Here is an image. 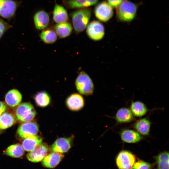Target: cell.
Returning <instances> with one entry per match:
<instances>
[{
  "label": "cell",
  "mask_w": 169,
  "mask_h": 169,
  "mask_svg": "<svg viewBox=\"0 0 169 169\" xmlns=\"http://www.w3.org/2000/svg\"><path fill=\"white\" fill-rule=\"evenodd\" d=\"M91 16V11L88 8H83L72 14V22L76 32H82L88 24Z\"/></svg>",
  "instance_id": "obj_1"
},
{
  "label": "cell",
  "mask_w": 169,
  "mask_h": 169,
  "mask_svg": "<svg viewBox=\"0 0 169 169\" xmlns=\"http://www.w3.org/2000/svg\"><path fill=\"white\" fill-rule=\"evenodd\" d=\"M117 7L118 19L121 21L126 22H130L134 18L137 8L136 4L127 0L123 1Z\"/></svg>",
  "instance_id": "obj_2"
},
{
  "label": "cell",
  "mask_w": 169,
  "mask_h": 169,
  "mask_svg": "<svg viewBox=\"0 0 169 169\" xmlns=\"http://www.w3.org/2000/svg\"><path fill=\"white\" fill-rule=\"evenodd\" d=\"M75 84L77 90L81 94L88 95H92L93 93V82L84 71L79 73L75 79Z\"/></svg>",
  "instance_id": "obj_3"
},
{
  "label": "cell",
  "mask_w": 169,
  "mask_h": 169,
  "mask_svg": "<svg viewBox=\"0 0 169 169\" xmlns=\"http://www.w3.org/2000/svg\"><path fill=\"white\" fill-rule=\"evenodd\" d=\"M36 114L34 107L28 102L19 104L15 110V115L17 119L23 122L31 121L34 118Z\"/></svg>",
  "instance_id": "obj_4"
},
{
  "label": "cell",
  "mask_w": 169,
  "mask_h": 169,
  "mask_svg": "<svg viewBox=\"0 0 169 169\" xmlns=\"http://www.w3.org/2000/svg\"><path fill=\"white\" fill-rule=\"evenodd\" d=\"M136 160V156L132 153L123 150L117 155L116 163L119 169H132Z\"/></svg>",
  "instance_id": "obj_5"
},
{
  "label": "cell",
  "mask_w": 169,
  "mask_h": 169,
  "mask_svg": "<svg viewBox=\"0 0 169 169\" xmlns=\"http://www.w3.org/2000/svg\"><path fill=\"white\" fill-rule=\"evenodd\" d=\"M86 33L89 38L95 41L101 40L105 34L103 25L97 21H93L87 25Z\"/></svg>",
  "instance_id": "obj_6"
},
{
  "label": "cell",
  "mask_w": 169,
  "mask_h": 169,
  "mask_svg": "<svg viewBox=\"0 0 169 169\" xmlns=\"http://www.w3.org/2000/svg\"><path fill=\"white\" fill-rule=\"evenodd\" d=\"M95 14L99 20L103 22H106L113 16V9L108 3L103 1L96 6L95 9Z\"/></svg>",
  "instance_id": "obj_7"
},
{
  "label": "cell",
  "mask_w": 169,
  "mask_h": 169,
  "mask_svg": "<svg viewBox=\"0 0 169 169\" xmlns=\"http://www.w3.org/2000/svg\"><path fill=\"white\" fill-rule=\"evenodd\" d=\"M74 136L61 137L57 139L51 145L49 150L51 152L60 153L67 152L71 148Z\"/></svg>",
  "instance_id": "obj_8"
},
{
  "label": "cell",
  "mask_w": 169,
  "mask_h": 169,
  "mask_svg": "<svg viewBox=\"0 0 169 169\" xmlns=\"http://www.w3.org/2000/svg\"><path fill=\"white\" fill-rule=\"evenodd\" d=\"M38 130L37 124L34 122L30 121L25 122L20 125L17 133L20 137L24 139L30 136L36 135Z\"/></svg>",
  "instance_id": "obj_9"
},
{
  "label": "cell",
  "mask_w": 169,
  "mask_h": 169,
  "mask_svg": "<svg viewBox=\"0 0 169 169\" xmlns=\"http://www.w3.org/2000/svg\"><path fill=\"white\" fill-rule=\"evenodd\" d=\"M49 150V147L46 144L42 143L27 154V158L29 161L33 162H40L46 156Z\"/></svg>",
  "instance_id": "obj_10"
},
{
  "label": "cell",
  "mask_w": 169,
  "mask_h": 169,
  "mask_svg": "<svg viewBox=\"0 0 169 169\" xmlns=\"http://www.w3.org/2000/svg\"><path fill=\"white\" fill-rule=\"evenodd\" d=\"M121 140L128 143H138L144 139V137L135 130L129 129H122L119 132Z\"/></svg>",
  "instance_id": "obj_11"
},
{
  "label": "cell",
  "mask_w": 169,
  "mask_h": 169,
  "mask_svg": "<svg viewBox=\"0 0 169 169\" xmlns=\"http://www.w3.org/2000/svg\"><path fill=\"white\" fill-rule=\"evenodd\" d=\"M17 7V4L13 0H0V15L8 18L13 17Z\"/></svg>",
  "instance_id": "obj_12"
},
{
  "label": "cell",
  "mask_w": 169,
  "mask_h": 169,
  "mask_svg": "<svg viewBox=\"0 0 169 169\" xmlns=\"http://www.w3.org/2000/svg\"><path fill=\"white\" fill-rule=\"evenodd\" d=\"M151 126V122L149 119L144 117L135 121L132 127L142 136H146L150 135Z\"/></svg>",
  "instance_id": "obj_13"
},
{
  "label": "cell",
  "mask_w": 169,
  "mask_h": 169,
  "mask_svg": "<svg viewBox=\"0 0 169 169\" xmlns=\"http://www.w3.org/2000/svg\"><path fill=\"white\" fill-rule=\"evenodd\" d=\"M114 118L117 124L131 122L136 119L130 109L127 107H122L119 109Z\"/></svg>",
  "instance_id": "obj_14"
},
{
  "label": "cell",
  "mask_w": 169,
  "mask_h": 169,
  "mask_svg": "<svg viewBox=\"0 0 169 169\" xmlns=\"http://www.w3.org/2000/svg\"><path fill=\"white\" fill-rule=\"evenodd\" d=\"M66 105L70 110L77 111L81 109L84 105V101L83 97L78 93H74L67 99Z\"/></svg>",
  "instance_id": "obj_15"
},
{
  "label": "cell",
  "mask_w": 169,
  "mask_h": 169,
  "mask_svg": "<svg viewBox=\"0 0 169 169\" xmlns=\"http://www.w3.org/2000/svg\"><path fill=\"white\" fill-rule=\"evenodd\" d=\"M64 157L61 153L52 152L43 160L42 164L45 167L52 168L57 166Z\"/></svg>",
  "instance_id": "obj_16"
},
{
  "label": "cell",
  "mask_w": 169,
  "mask_h": 169,
  "mask_svg": "<svg viewBox=\"0 0 169 169\" xmlns=\"http://www.w3.org/2000/svg\"><path fill=\"white\" fill-rule=\"evenodd\" d=\"M33 20L36 29L40 30L48 26L49 21V17L47 13L43 10H40L34 14Z\"/></svg>",
  "instance_id": "obj_17"
},
{
  "label": "cell",
  "mask_w": 169,
  "mask_h": 169,
  "mask_svg": "<svg viewBox=\"0 0 169 169\" xmlns=\"http://www.w3.org/2000/svg\"><path fill=\"white\" fill-rule=\"evenodd\" d=\"M22 95L17 90L13 89L8 91L5 96V101L10 106L13 107L17 106L21 103Z\"/></svg>",
  "instance_id": "obj_18"
},
{
  "label": "cell",
  "mask_w": 169,
  "mask_h": 169,
  "mask_svg": "<svg viewBox=\"0 0 169 169\" xmlns=\"http://www.w3.org/2000/svg\"><path fill=\"white\" fill-rule=\"evenodd\" d=\"M42 139L38 136L33 135L27 137L24 139L22 146L24 150L31 151L42 143Z\"/></svg>",
  "instance_id": "obj_19"
},
{
  "label": "cell",
  "mask_w": 169,
  "mask_h": 169,
  "mask_svg": "<svg viewBox=\"0 0 169 169\" xmlns=\"http://www.w3.org/2000/svg\"><path fill=\"white\" fill-rule=\"evenodd\" d=\"M130 109L135 117L140 118L145 115L148 110L146 105L140 101H132Z\"/></svg>",
  "instance_id": "obj_20"
},
{
  "label": "cell",
  "mask_w": 169,
  "mask_h": 169,
  "mask_svg": "<svg viewBox=\"0 0 169 169\" xmlns=\"http://www.w3.org/2000/svg\"><path fill=\"white\" fill-rule=\"evenodd\" d=\"M68 16L65 9L62 6L56 4L53 13V19L57 23L65 22L68 20Z\"/></svg>",
  "instance_id": "obj_21"
},
{
  "label": "cell",
  "mask_w": 169,
  "mask_h": 169,
  "mask_svg": "<svg viewBox=\"0 0 169 169\" xmlns=\"http://www.w3.org/2000/svg\"><path fill=\"white\" fill-rule=\"evenodd\" d=\"M54 29L57 35L61 38L69 36L73 30L71 24L67 22L57 23L55 26Z\"/></svg>",
  "instance_id": "obj_22"
},
{
  "label": "cell",
  "mask_w": 169,
  "mask_h": 169,
  "mask_svg": "<svg viewBox=\"0 0 169 169\" xmlns=\"http://www.w3.org/2000/svg\"><path fill=\"white\" fill-rule=\"evenodd\" d=\"M98 0H69L66 3L67 7L71 8H83L96 4Z\"/></svg>",
  "instance_id": "obj_23"
},
{
  "label": "cell",
  "mask_w": 169,
  "mask_h": 169,
  "mask_svg": "<svg viewBox=\"0 0 169 169\" xmlns=\"http://www.w3.org/2000/svg\"><path fill=\"white\" fill-rule=\"evenodd\" d=\"M15 118L12 114L4 112L0 115V129L9 128L15 123Z\"/></svg>",
  "instance_id": "obj_24"
},
{
  "label": "cell",
  "mask_w": 169,
  "mask_h": 169,
  "mask_svg": "<svg viewBox=\"0 0 169 169\" xmlns=\"http://www.w3.org/2000/svg\"><path fill=\"white\" fill-rule=\"evenodd\" d=\"M6 155L14 158H19L24 153V150L19 144L11 145L8 146L4 152Z\"/></svg>",
  "instance_id": "obj_25"
},
{
  "label": "cell",
  "mask_w": 169,
  "mask_h": 169,
  "mask_svg": "<svg viewBox=\"0 0 169 169\" xmlns=\"http://www.w3.org/2000/svg\"><path fill=\"white\" fill-rule=\"evenodd\" d=\"M34 100L37 105L41 107H45L50 102V97L49 94L44 91L38 92L35 95Z\"/></svg>",
  "instance_id": "obj_26"
},
{
  "label": "cell",
  "mask_w": 169,
  "mask_h": 169,
  "mask_svg": "<svg viewBox=\"0 0 169 169\" xmlns=\"http://www.w3.org/2000/svg\"><path fill=\"white\" fill-rule=\"evenodd\" d=\"M41 40L46 44H52L54 43L57 38V35L55 31L51 29L43 30L40 34Z\"/></svg>",
  "instance_id": "obj_27"
},
{
  "label": "cell",
  "mask_w": 169,
  "mask_h": 169,
  "mask_svg": "<svg viewBox=\"0 0 169 169\" xmlns=\"http://www.w3.org/2000/svg\"><path fill=\"white\" fill-rule=\"evenodd\" d=\"M157 169H169V153L163 151L155 157Z\"/></svg>",
  "instance_id": "obj_28"
},
{
  "label": "cell",
  "mask_w": 169,
  "mask_h": 169,
  "mask_svg": "<svg viewBox=\"0 0 169 169\" xmlns=\"http://www.w3.org/2000/svg\"><path fill=\"white\" fill-rule=\"evenodd\" d=\"M151 164L141 160L135 162L132 169H151Z\"/></svg>",
  "instance_id": "obj_29"
},
{
  "label": "cell",
  "mask_w": 169,
  "mask_h": 169,
  "mask_svg": "<svg viewBox=\"0 0 169 169\" xmlns=\"http://www.w3.org/2000/svg\"><path fill=\"white\" fill-rule=\"evenodd\" d=\"M11 27L9 24L0 19V39L5 33Z\"/></svg>",
  "instance_id": "obj_30"
},
{
  "label": "cell",
  "mask_w": 169,
  "mask_h": 169,
  "mask_svg": "<svg viewBox=\"0 0 169 169\" xmlns=\"http://www.w3.org/2000/svg\"><path fill=\"white\" fill-rule=\"evenodd\" d=\"M109 4L113 8L117 7L123 0H107Z\"/></svg>",
  "instance_id": "obj_31"
},
{
  "label": "cell",
  "mask_w": 169,
  "mask_h": 169,
  "mask_svg": "<svg viewBox=\"0 0 169 169\" xmlns=\"http://www.w3.org/2000/svg\"><path fill=\"white\" fill-rule=\"evenodd\" d=\"M7 108V105L3 102L0 101V115L5 112Z\"/></svg>",
  "instance_id": "obj_32"
}]
</instances>
